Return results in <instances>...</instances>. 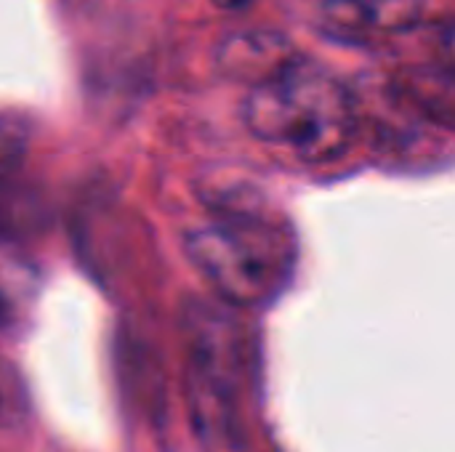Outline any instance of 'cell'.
Returning a JSON list of instances; mask_svg holds the SVG:
<instances>
[{"mask_svg":"<svg viewBox=\"0 0 455 452\" xmlns=\"http://www.w3.org/2000/svg\"><path fill=\"white\" fill-rule=\"evenodd\" d=\"M187 410L200 452H248L240 386L187 365Z\"/></svg>","mask_w":455,"mask_h":452,"instance_id":"3","label":"cell"},{"mask_svg":"<svg viewBox=\"0 0 455 452\" xmlns=\"http://www.w3.org/2000/svg\"><path fill=\"white\" fill-rule=\"evenodd\" d=\"M243 120L259 141L309 165L344 157L357 133V112L347 85L301 56L248 91Z\"/></svg>","mask_w":455,"mask_h":452,"instance_id":"1","label":"cell"},{"mask_svg":"<svg viewBox=\"0 0 455 452\" xmlns=\"http://www.w3.org/2000/svg\"><path fill=\"white\" fill-rule=\"evenodd\" d=\"M427 0H320V27L339 40L360 43L397 35L421 21Z\"/></svg>","mask_w":455,"mask_h":452,"instance_id":"5","label":"cell"},{"mask_svg":"<svg viewBox=\"0 0 455 452\" xmlns=\"http://www.w3.org/2000/svg\"><path fill=\"white\" fill-rule=\"evenodd\" d=\"M27 147L24 128L13 120H0V181L21 163Z\"/></svg>","mask_w":455,"mask_h":452,"instance_id":"8","label":"cell"},{"mask_svg":"<svg viewBox=\"0 0 455 452\" xmlns=\"http://www.w3.org/2000/svg\"><path fill=\"white\" fill-rule=\"evenodd\" d=\"M299 53L285 35L272 29H243L224 37L216 48V64L229 80L248 83L251 88L275 77Z\"/></svg>","mask_w":455,"mask_h":452,"instance_id":"6","label":"cell"},{"mask_svg":"<svg viewBox=\"0 0 455 452\" xmlns=\"http://www.w3.org/2000/svg\"><path fill=\"white\" fill-rule=\"evenodd\" d=\"M429 45H432V53H435L437 64L445 72L455 75V19H445V21L432 27Z\"/></svg>","mask_w":455,"mask_h":452,"instance_id":"9","label":"cell"},{"mask_svg":"<svg viewBox=\"0 0 455 452\" xmlns=\"http://www.w3.org/2000/svg\"><path fill=\"white\" fill-rule=\"evenodd\" d=\"M181 328H184L189 368L216 376L232 386L243 384V373H245L243 336L224 306L208 301H192L184 309Z\"/></svg>","mask_w":455,"mask_h":452,"instance_id":"4","label":"cell"},{"mask_svg":"<svg viewBox=\"0 0 455 452\" xmlns=\"http://www.w3.org/2000/svg\"><path fill=\"white\" fill-rule=\"evenodd\" d=\"M184 245L219 301L232 306L272 301L293 266L291 234L277 221L243 208H227L195 226Z\"/></svg>","mask_w":455,"mask_h":452,"instance_id":"2","label":"cell"},{"mask_svg":"<svg viewBox=\"0 0 455 452\" xmlns=\"http://www.w3.org/2000/svg\"><path fill=\"white\" fill-rule=\"evenodd\" d=\"M27 413V392L19 373L0 360V429L16 426Z\"/></svg>","mask_w":455,"mask_h":452,"instance_id":"7","label":"cell"}]
</instances>
